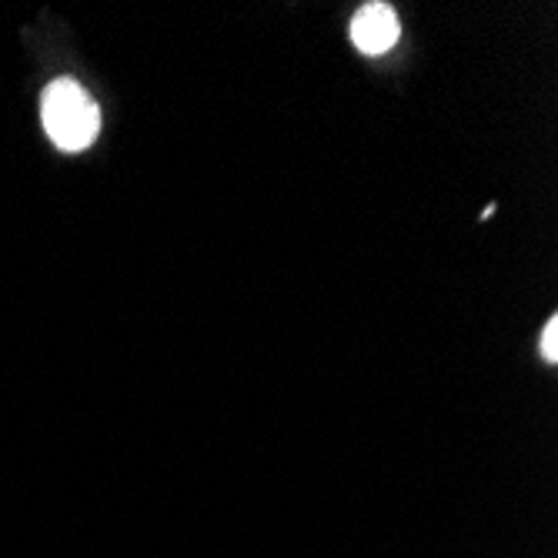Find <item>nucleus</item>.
Listing matches in <instances>:
<instances>
[{
	"label": "nucleus",
	"instance_id": "1",
	"mask_svg": "<svg viewBox=\"0 0 558 558\" xmlns=\"http://www.w3.org/2000/svg\"><path fill=\"white\" fill-rule=\"evenodd\" d=\"M40 118H44L47 137L54 141L61 150H84L94 144V137L100 131L97 105L90 100V94L71 77H61L44 90Z\"/></svg>",
	"mask_w": 558,
	"mask_h": 558
},
{
	"label": "nucleus",
	"instance_id": "2",
	"mask_svg": "<svg viewBox=\"0 0 558 558\" xmlns=\"http://www.w3.org/2000/svg\"><path fill=\"white\" fill-rule=\"evenodd\" d=\"M398 34H401V24L388 4H365L351 21V44L368 58H378L385 50H391Z\"/></svg>",
	"mask_w": 558,
	"mask_h": 558
},
{
	"label": "nucleus",
	"instance_id": "3",
	"mask_svg": "<svg viewBox=\"0 0 558 558\" xmlns=\"http://www.w3.org/2000/svg\"><path fill=\"white\" fill-rule=\"evenodd\" d=\"M542 354H545V362H558V318H548L545 331H542Z\"/></svg>",
	"mask_w": 558,
	"mask_h": 558
}]
</instances>
